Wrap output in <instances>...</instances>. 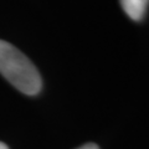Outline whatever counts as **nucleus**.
I'll return each instance as SVG.
<instances>
[{
    "mask_svg": "<svg viewBox=\"0 0 149 149\" xmlns=\"http://www.w3.org/2000/svg\"><path fill=\"white\" fill-rule=\"evenodd\" d=\"M0 73L27 96L37 95L42 87V80L35 65L15 46L4 40H0Z\"/></svg>",
    "mask_w": 149,
    "mask_h": 149,
    "instance_id": "nucleus-1",
    "label": "nucleus"
},
{
    "mask_svg": "<svg viewBox=\"0 0 149 149\" xmlns=\"http://www.w3.org/2000/svg\"><path fill=\"white\" fill-rule=\"evenodd\" d=\"M120 6L129 19L133 21H141L147 13L149 0H119Z\"/></svg>",
    "mask_w": 149,
    "mask_h": 149,
    "instance_id": "nucleus-2",
    "label": "nucleus"
},
{
    "mask_svg": "<svg viewBox=\"0 0 149 149\" xmlns=\"http://www.w3.org/2000/svg\"><path fill=\"white\" fill-rule=\"evenodd\" d=\"M77 149H100V148L95 143H87V144H85V146H82V147L77 148Z\"/></svg>",
    "mask_w": 149,
    "mask_h": 149,
    "instance_id": "nucleus-3",
    "label": "nucleus"
},
{
    "mask_svg": "<svg viewBox=\"0 0 149 149\" xmlns=\"http://www.w3.org/2000/svg\"><path fill=\"white\" fill-rule=\"evenodd\" d=\"M0 149H9L8 146L5 143H3V142H0Z\"/></svg>",
    "mask_w": 149,
    "mask_h": 149,
    "instance_id": "nucleus-4",
    "label": "nucleus"
}]
</instances>
